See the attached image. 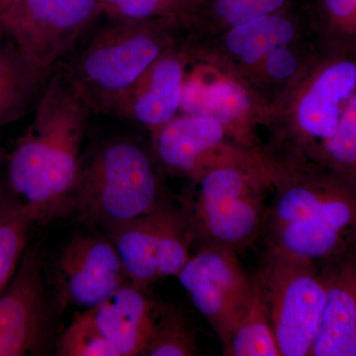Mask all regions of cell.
I'll return each instance as SVG.
<instances>
[{
  "mask_svg": "<svg viewBox=\"0 0 356 356\" xmlns=\"http://www.w3.org/2000/svg\"><path fill=\"white\" fill-rule=\"evenodd\" d=\"M34 105L32 124L9 156L7 177L33 222L47 224L72 212L92 111L60 67L47 79Z\"/></svg>",
  "mask_w": 356,
  "mask_h": 356,
  "instance_id": "6da1fadb",
  "label": "cell"
},
{
  "mask_svg": "<svg viewBox=\"0 0 356 356\" xmlns=\"http://www.w3.org/2000/svg\"><path fill=\"white\" fill-rule=\"evenodd\" d=\"M90 30L60 67L91 111L110 114L116 103L172 46L177 20L110 19Z\"/></svg>",
  "mask_w": 356,
  "mask_h": 356,
  "instance_id": "7a4b0ae2",
  "label": "cell"
},
{
  "mask_svg": "<svg viewBox=\"0 0 356 356\" xmlns=\"http://www.w3.org/2000/svg\"><path fill=\"white\" fill-rule=\"evenodd\" d=\"M353 189L341 184L286 182L264 225L269 229V254L317 267L344 255L356 221Z\"/></svg>",
  "mask_w": 356,
  "mask_h": 356,
  "instance_id": "3957f363",
  "label": "cell"
},
{
  "mask_svg": "<svg viewBox=\"0 0 356 356\" xmlns=\"http://www.w3.org/2000/svg\"><path fill=\"white\" fill-rule=\"evenodd\" d=\"M154 161L130 140L91 147L81 156L72 212L105 232L168 205Z\"/></svg>",
  "mask_w": 356,
  "mask_h": 356,
  "instance_id": "277c9868",
  "label": "cell"
},
{
  "mask_svg": "<svg viewBox=\"0 0 356 356\" xmlns=\"http://www.w3.org/2000/svg\"><path fill=\"white\" fill-rule=\"evenodd\" d=\"M255 283L281 356H308L325 298L320 270L269 254Z\"/></svg>",
  "mask_w": 356,
  "mask_h": 356,
  "instance_id": "5b68a950",
  "label": "cell"
},
{
  "mask_svg": "<svg viewBox=\"0 0 356 356\" xmlns=\"http://www.w3.org/2000/svg\"><path fill=\"white\" fill-rule=\"evenodd\" d=\"M100 16L97 0H14L0 16V33L51 74Z\"/></svg>",
  "mask_w": 356,
  "mask_h": 356,
  "instance_id": "8992f818",
  "label": "cell"
},
{
  "mask_svg": "<svg viewBox=\"0 0 356 356\" xmlns=\"http://www.w3.org/2000/svg\"><path fill=\"white\" fill-rule=\"evenodd\" d=\"M177 277L225 346L254 288L235 252L211 243L189 257Z\"/></svg>",
  "mask_w": 356,
  "mask_h": 356,
  "instance_id": "52a82bcc",
  "label": "cell"
},
{
  "mask_svg": "<svg viewBox=\"0 0 356 356\" xmlns=\"http://www.w3.org/2000/svg\"><path fill=\"white\" fill-rule=\"evenodd\" d=\"M130 282L109 238L79 235L65 245L56 270L60 306L95 308Z\"/></svg>",
  "mask_w": 356,
  "mask_h": 356,
  "instance_id": "ba28073f",
  "label": "cell"
},
{
  "mask_svg": "<svg viewBox=\"0 0 356 356\" xmlns=\"http://www.w3.org/2000/svg\"><path fill=\"white\" fill-rule=\"evenodd\" d=\"M46 308L38 257L29 252L0 292V356L27 355L38 348Z\"/></svg>",
  "mask_w": 356,
  "mask_h": 356,
  "instance_id": "9c48e42d",
  "label": "cell"
},
{
  "mask_svg": "<svg viewBox=\"0 0 356 356\" xmlns=\"http://www.w3.org/2000/svg\"><path fill=\"white\" fill-rule=\"evenodd\" d=\"M325 298L310 356L356 355V270L353 259L323 264Z\"/></svg>",
  "mask_w": 356,
  "mask_h": 356,
  "instance_id": "30bf717a",
  "label": "cell"
},
{
  "mask_svg": "<svg viewBox=\"0 0 356 356\" xmlns=\"http://www.w3.org/2000/svg\"><path fill=\"white\" fill-rule=\"evenodd\" d=\"M184 74V58L172 46L116 103L110 115L133 119L154 132L179 111Z\"/></svg>",
  "mask_w": 356,
  "mask_h": 356,
  "instance_id": "8fae6325",
  "label": "cell"
},
{
  "mask_svg": "<svg viewBox=\"0 0 356 356\" xmlns=\"http://www.w3.org/2000/svg\"><path fill=\"white\" fill-rule=\"evenodd\" d=\"M226 129L210 117L177 115L154 131V159L170 172L197 177L202 163L224 140Z\"/></svg>",
  "mask_w": 356,
  "mask_h": 356,
  "instance_id": "7c38bea8",
  "label": "cell"
},
{
  "mask_svg": "<svg viewBox=\"0 0 356 356\" xmlns=\"http://www.w3.org/2000/svg\"><path fill=\"white\" fill-rule=\"evenodd\" d=\"M88 310L117 355L136 356L152 336L159 309L146 290L128 282Z\"/></svg>",
  "mask_w": 356,
  "mask_h": 356,
  "instance_id": "4fadbf2b",
  "label": "cell"
},
{
  "mask_svg": "<svg viewBox=\"0 0 356 356\" xmlns=\"http://www.w3.org/2000/svg\"><path fill=\"white\" fill-rule=\"evenodd\" d=\"M356 65L343 60L327 67L300 100L297 123L306 137L320 143L323 153L348 102L355 96Z\"/></svg>",
  "mask_w": 356,
  "mask_h": 356,
  "instance_id": "5bb4252c",
  "label": "cell"
},
{
  "mask_svg": "<svg viewBox=\"0 0 356 356\" xmlns=\"http://www.w3.org/2000/svg\"><path fill=\"white\" fill-rule=\"evenodd\" d=\"M262 193L194 203V220L212 245L235 252L257 238L266 216Z\"/></svg>",
  "mask_w": 356,
  "mask_h": 356,
  "instance_id": "9a60e30c",
  "label": "cell"
},
{
  "mask_svg": "<svg viewBox=\"0 0 356 356\" xmlns=\"http://www.w3.org/2000/svg\"><path fill=\"white\" fill-rule=\"evenodd\" d=\"M51 74L35 67L0 33V129L27 113Z\"/></svg>",
  "mask_w": 356,
  "mask_h": 356,
  "instance_id": "2e32d148",
  "label": "cell"
},
{
  "mask_svg": "<svg viewBox=\"0 0 356 356\" xmlns=\"http://www.w3.org/2000/svg\"><path fill=\"white\" fill-rule=\"evenodd\" d=\"M159 210L104 232L130 282L145 290L159 280L156 254Z\"/></svg>",
  "mask_w": 356,
  "mask_h": 356,
  "instance_id": "e0dca14e",
  "label": "cell"
},
{
  "mask_svg": "<svg viewBox=\"0 0 356 356\" xmlns=\"http://www.w3.org/2000/svg\"><path fill=\"white\" fill-rule=\"evenodd\" d=\"M252 106V98L242 84L229 79H185L179 110L184 114L210 117L228 126L240 120Z\"/></svg>",
  "mask_w": 356,
  "mask_h": 356,
  "instance_id": "ac0fdd59",
  "label": "cell"
},
{
  "mask_svg": "<svg viewBox=\"0 0 356 356\" xmlns=\"http://www.w3.org/2000/svg\"><path fill=\"white\" fill-rule=\"evenodd\" d=\"M296 32L289 16L280 10L229 28L226 46L243 64L252 65L274 49L289 46Z\"/></svg>",
  "mask_w": 356,
  "mask_h": 356,
  "instance_id": "d6986e66",
  "label": "cell"
},
{
  "mask_svg": "<svg viewBox=\"0 0 356 356\" xmlns=\"http://www.w3.org/2000/svg\"><path fill=\"white\" fill-rule=\"evenodd\" d=\"M224 346L225 355L281 356L255 280L247 308Z\"/></svg>",
  "mask_w": 356,
  "mask_h": 356,
  "instance_id": "ffe728a7",
  "label": "cell"
},
{
  "mask_svg": "<svg viewBox=\"0 0 356 356\" xmlns=\"http://www.w3.org/2000/svg\"><path fill=\"white\" fill-rule=\"evenodd\" d=\"M191 228L188 216L168 204L159 210L156 254L159 280L177 276L188 261Z\"/></svg>",
  "mask_w": 356,
  "mask_h": 356,
  "instance_id": "44dd1931",
  "label": "cell"
},
{
  "mask_svg": "<svg viewBox=\"0 0 356 356\" xmlns=\"http://www.w3.org/2000/svg\"><path fill=\"white\" fill-rule=\"evenodd\" d=\"M102 15L110 19L145 21L184 20L198 10L191 0H97Z\"/></svg>",
  "mask_w": 356,
  "mask_h": 356,
  "instance_id": "7402d4cb",
  "label": "cell"
},
{
  "mask_svg": "<svg viewBox=\"0 0 356 356\" xmlns=\"http://www.w3.org/2000/svg\"><path fill=\"white\" fill-rule=\"evenodd\" d=\"M198 353L193 330L177 312L158 310L152 336L143 356H191Z\"/></svg>",
  "mask_w": 356,
  "mask_h": 356,
  "instance_id": "603a6c76",
  "label": "cell"
},
{
  "mask_svg": "<svg viewBox=\"0 0 356 356\" xmlns=\"http://www.w3.org/2000/svg\"><path fill=\"white\" fill-rule=\"evenodd\" d=\"M62 356H118L96 325L90 311L76 314L58 339Z\"/></svg>",
  "mask_w": 356,
  "mask_h": 356,
  "instance_id": "cb8c5ba5",
  "label": "cell"
},
{
  "mask_svg": "<svg viewBox=\"0 0 356 356\" xmlns=\"http://www.w3.org/2000/svg\"><path fill=\"white\" fill-rule=\"evenodd\" d=\"M32 222L29 212L23 206L0 222V292L19 266Z\"/></svg>",
  "mask_w": 356,
  "mask_h": 356,
  "instance_id": "d4e9b609",
  "label": "cell"
},
{
  "mask_svg": "<svg viewBox=\"0 0 356 356\" xmlns=\"http://www.w3.org/2000/svg\"><path fill=\"white\" fill-rule=\"evenodd\" d=\"M289 0H202L198 9L229 28L282 10Z\"/></svg>",
  "mask_w": 356,
  "mask_h": 356,
  "instance_id": "484cf974",
  "label": "cell"
},
{
  "mask_svg": "<svg viewBox=\"0 0 356 356\" xmlns=\"http://www.w3.org/2000/svg\"><path fill=\"white\" fill-rule=\"evenodd\" d=\"M330 163L337 168L353 170L356 163V97L353 96L344 109L337 132L324 149Z\"/></svg>",
  "mask_w": 356,
  "mask_h": 356,
  "instance_id": "4316f807",
  "label": "cell"
},
{
  "mask_svg": "<svg viewBox=\"0 0 356 356\" xmlns=\"http://www.w3.org/2000/svg\"><path fill=\"white\" fill-rule=\"evenodd\" d=\"M264 62L266 74L276 81L289 79L298 69V58L288 46L269 51Z\"/></svg>",
  "mask_w": 356,
  "mask_h": 356,
  "instance_id": "83f0119b",
  "label": "cell"
},
{
  "mask_svg": "<svg viewBox=\"0 0 356 356\" xmlns=\"http://www.w3.org/2000/svg\"><path fill=\"white\" fill-rule=\"evenodd\" d=\"M322 6L331 17L341 22L355 20L356 0H321Z\"/></svg>",
  "mask_w": 356,
  "mask_h": 356,
  "instance_id": "f1b7e54d",
  "label": "cell"
},
{
  "mask_svg": "<svg viewBox=\"0 0 356 356\" xmlns=\"http://www.w3.org/2000/svg\"><path fill=\"white\" fill-rule=\"evenodd\" d=\"M21 206L19 202L9 198L8 195L4 194L0 189V222L6 220L7 217L13 214Z\"/></svg>",
  "mask_w": 356,
  "mask_h": 356,
  "instance_id": "f546056e",
  "label": "cell"
},
{
  "mask_svg": "<svg viewBox=\"0 0 356 356\" xmlns=\"http://www.w3.org/2000/svg\"><path fill=\"white\" fill-rule=\"evenodd\" d=\"M9 3H10V0H0V16L6 10Z\"/></svg>",
  "mask_w": 356,
  "mask_h": 356,
  "instance_id": "4dcf8cb0",
  "label": "cell"
},
{
  "mask_svg": "<svg viewBox=\"0 0 356 356\" xmlns=\"http://www.w3.org/2000/svg\"><path fill=\"white\" fill-rule=\"evenodd\" d=\"M191 1L197 2V3L200 4V2L202 1V0H191Z\"/></svg>",
  "mask_w": 356,
  "mask_h": 356,
  "instance_id": "1f68e13d",
  "label": "cell"
},
{
  "mask_svg": "<svg viewBox=\"0 0 356 356\" xmlns=\"http://www.w3.org/2000/svg\"><path fill=\"white\" fill-rule=\"evenodd\" d=\"M14 1V0H10V3H9V6H10L11 3H13V2ZM7 9V8H6Z\"/></svg>",
  "mask_w": 356,
  "mask_h": 356,
  "instance_id": "d6a6232c",
  "label": "cell"
}]
</instances>
